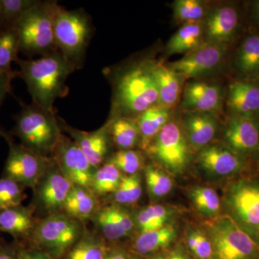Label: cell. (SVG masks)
<instances>
[{"label": "cell", "instance_id": "obj_1", "mask_svg": "<svg viewBox=\"0 0 259 259\" xmlns=\"http://www.w3.org/2000/svg\"><path fill=\"white\" fill-rule=\"evenodd\" d=\"M19 77L25 81L32 103L47 111L54 112L56 100L69 93L66 81L76 68L60 51H53L37 59L18 58Z\"/></svg>", "mask_w": 259, "mask_h": 259}, {"label": "cell", "instance_id": "obj_2", "mask_svg": "<svg viewBox=\"0 0 259 259\" xmlns=\"http://www.w3.org/2000/svg\"><path fill=\"white\" fill-rule=\"evenodd\" d=\"M113 83V117L139 116L159 102L151 62L132 65L120 73Z\"/></svg>", "mask_w": 259, "mask_h": 259}, {"label": "cell", "instance_id": "obj_3", "mask_svg": "<svg viewBox=\"0 0 259 259\" xmlns=\"http://www.w3.org/2000/svg\"><path fill=\"white\" fill-rule=\"evenodd\" d=\"M15 120L12 134L20 140L22 145L45 157L54 155L63 136L55 112L47 111L33 103L23 105Z\"/></svg>", "mask_w": 259, "mask_h": 259}, {"label": "cell", "instance_id": "obj_4", "mask_svg": "<svg viewBox=\"0 0 259 259\" xmlns=\"http://www.w3.org/2000/svg\"><path fill=\"white\" fill-rule=\"evenodd\" d=\"M59 5L56 1H39L15 24L20 52L25 56H41L58 50L54 24Z\"/></svg>", "mask_w": 259, "mask_h": 259}, {"label": "cell", "instance_id": "obj_5", "mask_svg": "<svg viewBox=\"0 0 259 259\" xmlns=\"http://www.w3.org/2000/svg\"><path fill=\"white\" fill-rule=\"evenodd\" d=\"M93 34V22L84 10L59 7L54 24L56 48L76 69L82 66Z\"/></svg>", "mask_w": 259, "mask_h": 259}, {"label": "cell", "instance_id": "obj_6", "mask_svg": "<svg viewBox=\"0 0 259 259\" xmlns=\"http://www.w3.org/2000/svg\"><path fill=\"white\" fill-rule=\"evenodd\" d=\"M84 233L81 221L66 213L51 214L36 223L30 237L32 248L62 259Z\"/></svg>", "mask_w": 259, "mask_h": 259}, {"label": "cell", "instance_id": "obj_7", "mask_svg": "<svg viewBox=\"0 0 259 259\" xmlns=\"http://www.w3.org/2000/svg\"><path fill=\"white\" fill-rule=\"evenodd\" d=\"M212 259H259V244L228 214L207 223Z\"/></svg>", "mask_w": 259, "mask_h": 259}, {"label": "cell", "instance_id": "obj_8", "mask_svg": "<svg viewBox=\"0 0 259 259\" xmlns=\"http://www.w3.org/2000/svg\"><path fill=\"white\" fill-rule=\"evenodd\" d=\"M225 202L230 216L259 244V182L243 179L227 190Z\"/></svg>", "mask_w": 259, "mask_h": 259}, {"label": "cell", "instance_id": "obj_9", "mask_svg": "<svg viewBox=\"0 0 259 259\" xmlns=\"http://www.w3.org/2000/svg\"><path fill=\"white\" fill-rule=\"evenodd\" d=\"M148 148L155 159L172 174L183 173L188 166L190 150L187 139L176 122H168Z\"/></svg>", "mask_w": 259, "mask_h": 259}, {"label": "cell", "instance_id": "obj_10", "mask_svg": "<svg viewBox=\"0 0 259 259\" xmlns=\"http://www.w3.org/2000/svg\"><path fill=\"white\" fill-rule=\"evenodd\" d=\"M10 150L5 162L3 177L25 187L35 188L45 175L52 160L37 154L23 145L8 141Z\"/></svg>", "mask_w": 259, "mask_h": 259}, {"label": "cell", "instance_id": "obj_11", "mask_svg": "<svg viewBox=\"0 0 259 259\" xmlns=\"http://www.w3.org/2000/svg\"><path fill=\"white\" fill-rule=\"evenodd\" d=\"M54 159L73 185L90 189L97 168L72 139L62 136L54 153Z\"/></svg>", "mask_w": 259, "mask_h": 259}, {"label": "cell", "instance_id": "obj_12", "mask_svg": "<svg viewBox=\"0 0 259 259\" xmlns=\"http://www.w3.org/2000/svg\"><path fill=\"white\" fill-rule=\"evenodd\" d=\"M225 54V46L207 42L172 63L168 67L180 77H199L215 69L222 62Z\"/></svg>", "mask_w": 259, "mask_h": 259}, {"label": "cell", "instance_id": "obj_13", "mask_svg": "<svg viewBox=\"0 0 259 259\" xmlns=\"http://www.w3.org/2000/svg\"><path fill=\"white\" fill-rule=\"evenodd\" d=\"M72 186L54 159L35 187L37 202L49 215L61 212Z\"/></svg>", "mask_w": 259, "mask_h": 259}, {"label": "cell", "instance_id": "obj_14", "mask_svg": "<svg viewBox=\"0 0 259 259\" xmlns=\"http://www.w3.org/2000/svg\"><path fill=\"white\" fill-rule=\"evenodd\" d=\"M226 146L242 157L259 151V125L255 119L233 115L224 130Z\"/></svg>", "mask_w": 259, "mask_h": 259}, {"label": "cell", "instance_id": "obj_15", "mask_svg": "<svg viewBox=\"0 0 259 259\" xmlns=\"http://www.w3.org/2000/svg\"><path fill=\"white\" fill-rule=\"evenodd\" d=\"M59 120L61 130L64 129L70 135L91 164L96 168L101 166L110 148L108 122L96 131L85 132L67 125L62 119Z\"/></svg>", "mask_w": 259, "mask_h": 259}, {"label": "cell", "instance_id": "obj_16", "mask_svg": "<svg viewBox=\"0 0 259 259\" xmlns=\"http://www.w3.org/2000/svg\"><path fill=\"white\" fill-rule=\"evenodd\" d=\"M243 158L226 145H207L198 154L199 165L204 171L218 177L231 176L241 171L244 166Z\"/></svg>", "mask_w": 259, "mask_h": 259}, {"label": "cell", "instance_id": "obj_17", "mask_svg": "<svg viewBox=\"0 0 259 259\" xmlns=\"http://www.w3.org/2000/svg\"><path fill=\"white\" fill-rule=\"evenodd\" d=\"M222 92L217 85L194 81L186 86L182 107L186 111L212 114L221 107Z\"/></svg>", "mask_w": 259, "mask_h": 259}, {"label": "cell", "instance_id": "obj_18", "mask_svg": "<svg viewBox=\"0 0 259 259\" xmlns=\"http://www.w3.org/2000/svg\"><path fill=\"white\" fill-rule=\"evenodd\" d=\"M227 102L233 115L256 120L259 117V84L248 79L233 81L228 89Z\"/></svg>", "mask_w": 259, "mask_h": 259}, {"label": "cell", "instance_id": "obj_19", "mask_svg": "<svg viewBox=\"0 0 259 259\" xmlns=\"http://www.w3.org/2000/svg\"><path fill=\"white\" fill-rule=\"evenodd\" d=\"M239 24V15L236 8L223 6L209 13L204 24V36L207 42L221 44L229 42L234 36Z\"/></svg>", "mask_w": 259, "mask_h": 259}, {"label": "cell", "instance_id": "obj_20", "mask_svg": "<svg viewBox=\"0 0 259 259\" xmlns=\"http://www.w3.org/2000/svg\"><path fill=\"white\" fill-rule=\"evenodd\" d=\"M183 124L187 139L194 148L205 147L217 133L218 122L213 114L186 112Z\"/></svg>", "mask_w": 259, "mask_h": 259}, {"label": "cell", "instance_id": "obj_21", "mask_svg": "<svg viewBox=\"0 0 259 259\" xmlns=\"http://www.w3.org/2000/svg\"><path fill=\"white\" fill-rule=\"evenodd\" d=\"M35 225L31 207L21 204L0 212V231L9 233L15 239L30 238Z\"/></svg>", "mask_w": 259, "mask_h": 259}, {"label": "cell", "instance_id": "obj_22", "mask_svg": "<svg viewBox=\"0 0 259 259\" xmlns=\"http://www.w3.org/2000/svg\"><path fill=\"white\" fill-rule=\"evenodd\" d=\"M151 69L162 107L166 109L175 106L182 90L180 76L171 68L161 63H151Z\"/></svg>", "mask_w": 259, "mask_h": 259}, {"label": "cell", "instance_id": "obj_23", "mask_svg": "<svg viewBox=\"0 0 259 259\" xmlns=\"http://www.w3.org/2000/svg\"><path fill=\"white\" fill-rule=\"evenodd\" d=\"M97 196L88 187L73 185L64 206L66 214L82 222L97 211Z\"/></svg>", "mask_w": 259, "mask_h": 259}, {"label": "cell", "instance_id": "obj_24", "mask_svg": "<svg viewBox=\"0 0 259 259\" xmlns=\"http://www.w3.org/2000/svg\"><path fill=\"white\" fill-rule=\"evenodd\" d=\"M235 68L243 79L259 77V35L247 36L237 51Z\"/></svg>", "mask_w": 259, "mask_h": 259}, {"label": "cell", "instance_id": "obj_25", "mask_svg": "<svg viewBox=\"0 0 259 259\" xmlns=\"http://www.w3.org/2000/svg\"><path fill=\"white\" fill-rule=\"evenodd\" d=\"M204 37L202 22L184 24L167 42L166 50L168 54H188L203 44Z\"/></svg>", "mask_w": 259, "mask_h": 259}, {"label": "cell", "instance_id": "obj_26", "mask_svg": "<svg viewBox=\"0 0 259 259\" xmlns=\"http://www.w3.org/2000/svg\"><path fill=\"white\" fill-rule=\"evenodd\" d=\"M108 125L110 137L120 150L133 149L141 144V136L137 120L118 116L110 119Z\"/></svg>", "mask_w": 259, "mask_h": 259}, {"label": "cell", "instance_id": "obj_27", "mask_svg": "<svg viewBox=\"0 0 259 259\" xmlns=\"http://www.w3.org/2000/svg\"><path fill=\"white\" fill-rule=\"evenodd\" d=\"M169 115L166 108L155 106L150 107L139 115L138 124L141 136V146L148 148L160 131L168 122Z\"/></svg>", "mask_w": 259, "mask_h": 259}, {"label": "cell", "instance_id": "obj_28", "mask_svg": "<svg viewBox=\"0 0 259 259\" xmlns=\"http://www.w3.org/2000/svg\"><path fill=\"white\" fill-rule=\"evenodd\" d=\"M110 250L101 237L84 232L62 259H105Z\"/></svg>", "mask_w": 259, "mask_h": 259}, {"label": "cell", "instance_id": "obj_29", "mask_svg": "<svg viewBox=\"0 0 259 259\" xmlns=\"http://www.w3.org/2000/svg\"><path fill=\"white\" fill-rule=\"evenodd\" d=\"M175 238V228L171 225H166L155 231L141 233L135 241L134 248L139 254H151L168 246Z\"/></svg>", "mask_w": 259, "mask_h": 259}, {"label": "cell", "instance_id": "obj_30", "mask_svg": "<svg viewBox=\"0 0 259 259\" xmlns=\"http://www.w3.org/2000/svg\"><path fill=\"white\" fill-rule=\"evenodd\" d=\"M123 176V174L117 167L106 162L95 171L90 190L96 196L114 193L118 188Z\"/></svg>", "mask_w": 259, "mask_h": 259}, {"label": "cell", "instance_id": "obj_31", "mask_svg": "<svg viewBox=\"0 0 259 259\" xmlns=\"http://www.w3.org/2000/svg\"><path fill=\"white\" fill-rule=\"evenodd\" d=\"M194 207L201 214L209 218H217L221 212L220 197L213 189L204 186L192 187L189 192Z\"/></svg>", "mask_w": 259, "mask_h": 259}, {"label": "cell", "instance_id": "obj_32", "mask_svg": "<svg viewBox=\"0 0 259 259\" xmlns=\"http://www.w3.org/2000/svg\"><path fill=\"white\" fill-rule=\"evenodd\" d=\"M93 219L97 229L107 240L116 241L128 235L116 215L114 205L97 211Z\"/></svg>", "mask_w": 259, "mask_h": 259}, {"label": "cell", "instance_id": "obj_33", "mask_svg": "<svg viewBox=\"0 0 259 259\" xmlns=\"http://www.w3.org/2000/svg\"><path fill=\"white\" fill-rule=\"evenodd\" d=\"M20 44L18 33L14 28L0 30V70L14 74L12 63L18 59Z\"/></svg>", "mask_w": 259, "mask_h": 259}, {"label": "cell", "instance_id": "obj_34", "mask_svg": "<svg viewBox=\"0 0 259 259\" xmlns=\"http://www.w3.org/2000/svg\"><path fill=\"white\" fill-rule=\"evenodd\" d=\"M169 217L170 212L166 207L155 204L141 209L136 215L135 223H137L141 233H146L166 226Z\"/></svg>", "mask_w": 259, "mask_h": 259}, {"label": "cell", "instance_id": "obj_35", "mask_svg": "<svg viewBox=\"0 0 259 259\" xmlns=\"http://www.w3.org/2000/svg\"><path fill=\"white\" fill-rule=\"evenodd\" d=\"M2 25L3 29L14 28L15 24L38 0H0Z\"/></svg>", "mask_w": 259, "mask_h": 259}, {"label": "cell", "instance_id": "obj_36", "mask_svg": "<svg viewBox=\"0 0 259 259\" xmlns=\"http://www.w3.org/2000/svg\"><path fill=\"white\" fill-rule=\"evenodd\" d=\"M145 178L148 194L152 198L164 197L173 188V181L171 177L156 167L146 166L145 168Z\"/></svg>", "mask_w": 259, "mask_h": 259}, {"label": "cell", "instance_id": "obj_37", "mask_svg": "<svg viewBox=\"0 0 259 259\" xmlns=\"http://www.w3.org/2000/svg\"><path fill=\"white\" fill-rule=\"evenodd\" d=\"M141 182L139 173L123 176L118 188L113 193L115 202L119 204H132L137 202L142 195Z\"/></svg>", "mask_w": 259, "mask_h": 259}, {"label": "cell", "instance_id": "obj_38", "mask_svg": "<svg viewBox=\"0 0 259 259\" xmlns=\"http://www.w3.org/2000/svg\"><path fill=\"white\" fill-rule=\"evenodd\" d=\"M206 13V7L197 0H177L174 4V14L183 23L200 22Z\"/></svg>", "mask_w": 259, "mask_h": 259}, {"label": "cell", "instance_id": "obj_39", "mask_svg": "<svg viewBox=\"0 0 259 259\" xmlns=\"http://www.w3.org/2000/svg\"><path fill=\"white\" fill-rule=\"evenodd\" d=\"M25 187L8 178L0 179V212L21 205L25 199Z\"/></svg>", "mask_w": 259, "mask_h": 259}, {"label": "cell", "instance_id": "obj_40", "mask_svg": "<svg viewBox=\"0 0 259 259\" xmlns=\"http://www.w3.org/2000/svg\"><path fill=\"white\" fill-rule=\"evenodd\" d=\"M107 162L117 167L122 174L133 175L138 174L143 166V156L133 149L120 150L112 155Z\"/></svg>", "mask_w": 259, "mask_h": 259}, {"label": "cell", "instance_id": "obj_41", "mask_svg": "<svg viewBox=\"0 0 259 259\" xmlns=\"http://www.w3.org/2000/svg\"><path fill=\"white\" fill-rule=\"evenodd\" d=\"M190 251L198 259H212V246L208 236L200 230L191 228L187 235Z\"/></svg>", "mask_w": 259, "mask_h": 259}, {"label": "cell", "instance_id": "obj_42", "mask_svg": "<svg viewBox=\"0 0 259 259\" xmlns=\"http://www.w3.org/2000/svg\"><path fill=\"white\" fill-rule=\"evenodd\" d=\"M19 77L18 71L14 74L0 70V109L8 94L11 93L13 80Z\"/></svg>", "mask_w": 259, "mask_h": 259}, {"label": "cell", "instance_id": "obj_43", "mask_svg": "<svg viewBox=\"0 0 259 259\" xmlns=\"http://www.w3.org/2000/svg\"><path fill=\"white\" fill-rule=\"evenodd\" d=\"M16 259H56L54 256L37 248L18 246Z\"/></svg>", "mask_w": 259, "mask_h": 259}, {"label": "cell", "instance_id": "obj_44", "mask_svg": "<svg viewBox=\"0 0 259 259\" xmlns=\"http://www.w3.org/2000/svg\"><path fill=\"white\" fill-rule=\"evenodd\" d=\"M17 245H0V259H16Z\"/></svg>", "mask_w": 259, "mask_h": 259}, {"label": "cell", "instance_id": "obj_45", "mask_svg": "<svg viewBox=\"0 0 259 259\" xmlns=\"http://www.w3.org/2000/svg\"><path fill=\"white\" fill-rule=\"evenodd\" d=\"M105 259H131V257L123 250L110 249Z\"/></svg>", "mask_w": 259, "mask_h": 259}, {"label": "cell", "instance_id": "obj_46", "mask_svg": "<svg viewBox=\"0 0 259 259\" xmlns=\"http://www.w3.org/2000/svg\"><path fill=\"white\" fill-rule=\"evenodd\" d=\"M167 259H189L180 250H176L173 252Z\"/></svg>", "mask_w": 259, "mask_h": 259}, {"label": "cell", "instance_id": "obj_47", "mask_svg": "<svg viewBox=\"0 0 259 259\" xmlns=\"http://www.w3.org/2000/svg\"><path fill=\"white\" fill-rule=\"evenodd\" d=\"M0 136H2V137L4 138V139L6 140L7 141H8V140L12 139L11 136H10V135L8 134H7V133L5 132L4 130L1 128V127H0Z\"/></svg>", "mask_w": 259, "mask_h": 259}, {"label": "cell", "instance_id": "obj_48", "mask_svg": "<svg viewBox=\"0 0 259 259\" xmlns=\"http://www.w3.org/2000/svg\"><path fill=\"white\" fill-rule=\"evenodd\" d=\"M255 18H256L259 23V1L257 2L256 4H255Z\"/></svg>", "mask_w": 259, "mask_h": 259}, {"label": "cell", "instance_id": "obj_49", "mask_svg": "<svg viewBox=\"0 0 259 259\" xmlns=\"http://www.w3.org/2000/svg\"><path fill=\"white\" fill-rule=\"evenodd\" d=\"M151 259H167L165 258L164 256H163V255H156V256L153 257V258Z\"/></svg>", "mask_w": 259, "mask_h": 259}, {"label": "cell", "instance_id": "obj_50", "mask_svg": "<svg viewBox=\"0 0 259 259\" xmlns=\"http://www.w3.org/2000/svg\"><path fill=\"white\" fill-rule=\"evenodd\" d=\"M3 30V25H2L1 18V1H0V30Z\"/></svg>", "mask_w": 259, "mask_h": 259}, {"label": "cell", "instance_id": "obj_51", "mask_svg": "<svg viewBox=\"0 0 259 259\" xmlns=\"http://www.w3.org/2000/svg\"><path fill=\"white\" fill-rule=\"evenodd\" d=\"M131 259H138L137 258H134V257H131Z\"/></svg>", "mask_w": 259, "mask_h": 259}]
</instances>
